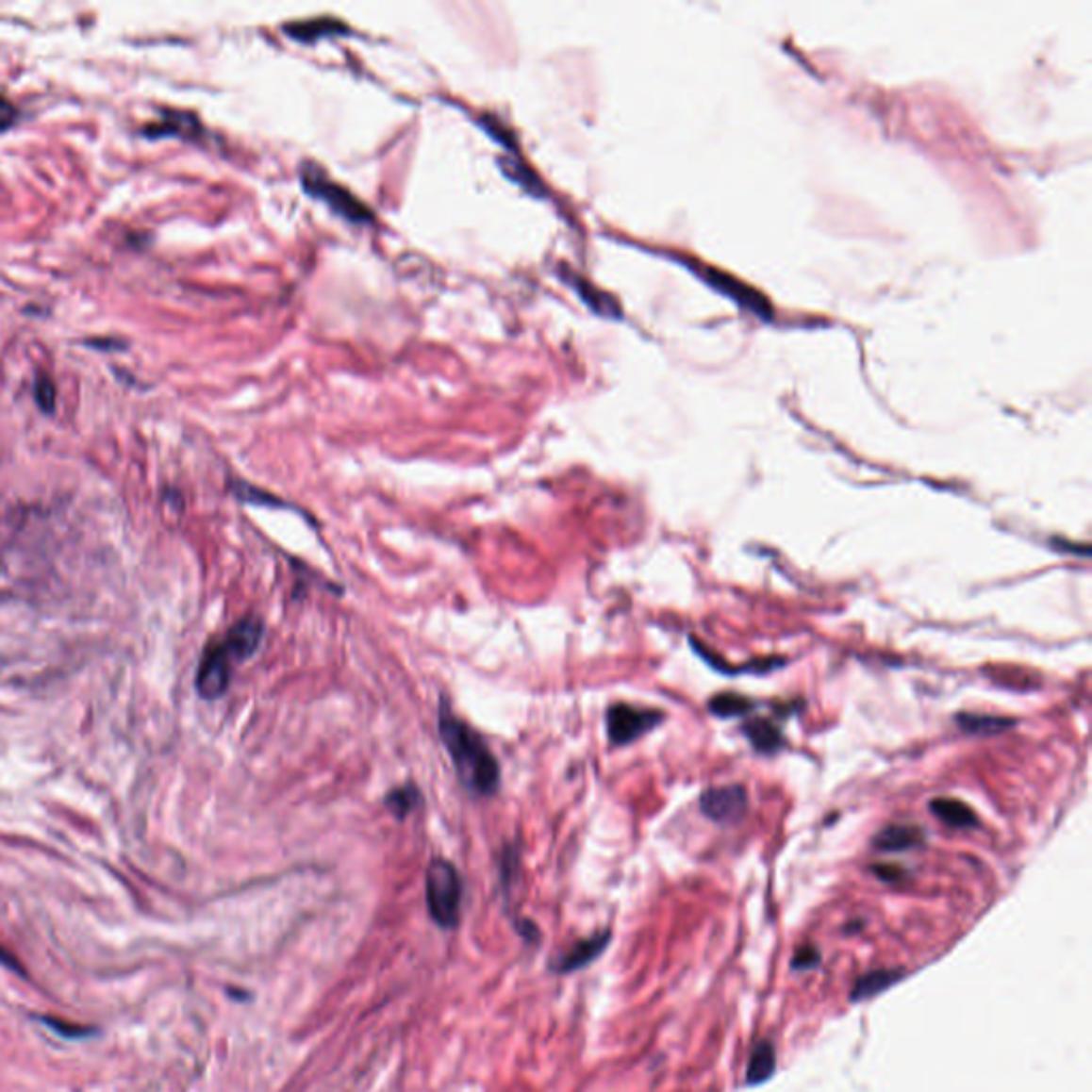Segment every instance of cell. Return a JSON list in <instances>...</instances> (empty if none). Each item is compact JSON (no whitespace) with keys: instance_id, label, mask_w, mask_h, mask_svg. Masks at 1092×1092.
Segmentation results:
<instances>
[{"instance_id":"24","label":"cell","mask_w":1092,"mask_h":1092,"mask_svg":"<svg viewBox=\"0 0 1092 1092\" xmlns=\"http://www.w3.org/2000/svg\"><path fill=\"white\" fill-rule=\"evenodd\" d=\"M15 122H18V109L7 96L0 94V133L9 130Z\"/></svg>"},{"instance_id":"6","label":"cell","mask_w":1092,"mask_h":1092,"mask_svg":"<svg viewBox=\"0 0 1092 1092\" xmlns=\"http://www.w3.org/2000/svg\"><path fill=\"white\" fill-rule=\"evenodd\" d=\"M700 809L713 821H736L747 811V792L740 786L706 789L700 798Z\"/></svg>"},{"instance_id":"20","label":"cell","mask_w":1092,"mask_h":1092,"mask_svg":"<svg viewBox=\"0 0 1092 1092\" xmlns=\"http://www.w3.org/2000/svg\"><path fill=\"white\" fill-rule=\"evenodd\" d=\"M500 165H502V169L506 171V174H508L512 179H515L517 184L523 186V189L534 190L536 194L542 192L540 179H538V177L532 174V171H529V169L523 165V162L512 160V158H502Z\"/></svg>"},{"instance_id":"23","label":"cell","mask_w":1092,"mask_h":1092,"mask_svg":"<svg viewBox=\"0 0 1092 1092\" xmlns=\"http://www.w3.org/2000/svg\"><path fill=\"white\" fill-rule=\"evenodd\" d=\"M819 951L813 948V945H804V948L796 950L794 953V968L796 971H809V968L818 967L819 965Z\"/></svg>"},{"instance_id":"11","label":"cell","mask_w":1092,"mask_h":1092,"mask_svg":"<svg viewBox=\"0 0 1092 1092\" xmlns=\"http://www.w3.org/2000/svg\"><path fill=\"white\" fill-rule=\"evenodd\" d=\"M775 1069H777L775 1046H772L770 1041L755 1043L747 1065V1084H753V1086L755 1084H762L775 1073Z\"/></svg>"},{"instance_id":"21","label":"cell","mask_w":1092,"mask_h":1092,"mask_svg":"<svg viewBox=\"0 0 1092 1092\" xmlns=\"http://www.w3.org/2000/svg\"><path fill=\"white\" fill-rule=\"evenodd\" d=\"M35 399L39 407L43 412H54L56 407V385L52 382V378H47L45 373H41L37 378V385H35Z\"/></svg>"},{"instance_id":"5","label":"cell","mask_w":1092,"mask_h":1092,"mask_svg":"<svg viewBox=\"0 0 1092 1092\" xmlns=\"http://www.w3.org/2000/svg\"><path fill=\"white\" fill-rule=\"evenodd\" d=\"M664 720V715L654 708H638L630 704H613L606 713V730L613 745H630L636 738L647 735Z\"/></svg>"},{"instance_id":"19","label":"cell","mask_w":1092,"mask_h":1092,"mask_svg":"<svg viewBox=\"0 0 1092 1092\" xmlns=\"http://www.w3.org/2000/svg\"><path fill=\"white\" fill-rule=\"evenodd\" d=\"M419 801H421V794H419V789H417V787H412V786H405V787L393 789V792L389 794V798H387V806H389L390 811H393V813L397 815V818H405L407 813L417 809Z\"/></svg>"},{"instance_id":"13","label":"cell","mask_w":1092,"mask_h":1092,"mask_svg":"<svg viewBox=\"0 0 1092 1092\" xmlns=\"http://www.w3.org/2000/svg\"><path fill=\"white\" fill-rule=\"evenodd\" d=\"M145 133L152 135V137H162V135H182V137H194L201 133V124L197 122V118L190 116V113H179V111H169L165 120H160L158 124H152L150 128H145Z\"/></svg>"},{"instance_id":"17","label":"cell","mask_w":1092,"mask_h":1092,"mask_svg":"<svg viewBox=\"0 0 1092 1092\" xmlns=\"http://www.w3.org/2000/svg\"><path fill=\"white\" fill-rule=\"evenodd\" d=\"M570 284H574L576 292L585 299V304L589 306L591 309H596V312L604 314V316H619V309H617L615 301L610 299L608 295H602V292H598V289H593L591 284H587L585 280L576 278V275L570 278Z\"/></svg>"},{"instance_id":"14","label":"cell","mask_w":1092,"mask_h":1092,"mask_svg":"<svg viewBox=\"0 0 1092 1092\" xmlns=\"http://www.w3.org/2000/svg\"><path fill=\"white\" fill-rule=\"evenodd\" d=\"M745 735L749 738V743H752L757 752L762 753H772L777 752V749L784 745V735L772 725L770 721L766 720H752L745 723Z\"/></svg>"},{"instance_id":"16","label":"cell","mask_w":1092,"mask_h":1092,"mask_svg":"<svg viewBox=\"0 0 1092 1092\" xmlns=\"http://www.w3.org/2000/svg\"><path fill=\"white\" fill-rule=\"evenodd\" d=\"M902 977L901 971H870L867 975H862L858 982H855L853 990H852V999L853 1001H864L869 997H875L882 990H885L887 985L896 984Z\"/></svg>"},{"instance_id":"2","label":"cell","mask_w":1092,"mask_h":1092,"mask_svg":"<svg viewBox=\"0 0 1092 1092\" xmlns=\"http://www.w3.org/2000/svg\"><path fill=\"white\" fill-rule=\"evenodd\" d=\"M463 884L457 869L446 860H434L427 869L425 896L429 916L439 928H455L461 914Z\"/></svg>"},{"instance_id":"26","label":"cell","mask_w":1092,"mask_h":1092,"mask_svg":"<svg viewBox=\"0 0 1092 1092\" xmlns=\"http://www.w3.org/2000/svg\"><path fill=\"white\" fill-rule=\"evenodd\" d=\"M0 965H3L5 968H11V971H15V973L24 975V968H22V965L18 963V958H15L13 953L7 951L5 948H0Z\"/></svg>"},{"instance_id":"22","label":"cell","mask_w":1092,"mask_h":1092,"mask_svg":"<svg viewBox=\"0 0 1092 1092\" xmlns=\"http://www.w3.org/2000/svg\"><path fill=\"white\" fill-rule=\"evenodd\" d=\"M45 1026H50L54 1033H58L60 1037H67V1039H79V1037H86L90 1033L86 1026H79V1024H73V1022H62L58 1018H43Z\"/></svg>"},{"instance_id":"12","label":"cell","mask_w":1092,"mask_h":1092,"mask_svg":"<svg viewBox=\"0 0 1092 1092\" xmlns=\"http://www.w3.org/2000/svg\"><path fill=\"white\" fill-rule=\"evenodd\" d=\"M284 30H287L289 37L297 39V41H316V39H323V37L341 35V32H346V26L338 20L318 18V20L287 24Z\"/></svg>"},{"instance_id":"8","label":"cell","mask_w":1092,"mask_h":1092,"mask_svg":"<svg viewBox=\"0 0 1092 1092\" xmlns=\"http://www.w3.org/2000/svg\"><path fill=\"white\" fill-rule=\"evenodd\" d=\"M226 642V647L233 651V655L238 657V662H243V659H248L255 651L260 647V640H263V623L258 621V619H241L240 623H235L229 634L223 638Z\"/></svg>"},{"instance_id":"25","label":"cell","mask_w":1092,"mask_h":1092,"mask_svg":"<svg viewBox=\"0 0 1092 1092\" xmlns=\"http://www.w3.org/2000/svg\"><path fill=\"white\" fill-rule=\"evenodd\" d=\"M875 873L884 879V882H901L904 877V870L901 867H875Z\"/></svg>"},{"instance_id":"10","label":"cell","mask_w":1092,"mask_h":1092,"mask_svg":"<svg viewBox=\"0 0 1092 1092\" xmlns=\"http://www.w3.org/2000/svg\"><path fill=\"white\" fill-rule=\"evenodd\" d=\"M931 811L936 819L951 828H971L977 824V818L971 806H967L963 801L956 798H935L931 802Z\"/></svg>"},{"instance_id":"3","label":"cell","mask_w":1092,"mask_h":1092,"mask_svg":"<svg viewBox=\"0 0 1092 1092\" xmlns=\"http://www.w3.org/2000/svg\"><path fill=\"white\" fill-rule=\"evenodd\" d=\"M301 182H304L306 192L327 203L336 214L350 220V223L365 224L373 220L370 207L358 201L353 192H348L344 186H339L333 182V179H329L321 167L306 165L301 169Z\"/></svg>"},{"instance_id":"18","label":"cell","mask_w":1092,"mask_h":1092,"mask_svg":"<svg viewBox=\"0 0 1092 1092\" xmlns=\"http://www.w3.org/2000/svg\"><path fill=\"white\" fill-rule=\"evenodd\" d=\"M752 700L740 696V694H720L711 698V703H708V708H711V713L720 715V717H738V715H745L752 711Z\"/></svg>"},{"instance_id":"7","label":"cell","mask_w":1092,"mask_h":1092,"mask_svg":"<svg viewBox=\"0 0 1092 1092\" xmlns=\"http://www.w3.org/2000/svg\"><path fill=\"white\" fill-rule=\"evenodd\" d=\"M608 933H602L596 936H589V939H583L574 943L572 948L561 951L555 963H553V968L559 973H570V971H576V968H581L585 965H589L591 960H596L602 950L608 945Z\"/></svg>"},{"instance_id":"4","label":"cell","mask_w":1092,"mask_h":1092,"mask_svg":"<svg viewBox=\"0 0 1092 1092\" xmlns=\"http://www.w3.org/2000/svg\"><path fill=\"white\" fill-rule=\"evenodd\" d=\"M240 664L233 651L226 647L224 640L211 642V645L203 651L199 670H197V691L201 698L216 700L229 687L233 666Z\"/></svg>"},{"instance_id":"1","label":"cell","mask_w":1092,"mask_h":1092,"mask_svg":"<svg viewBox=\"0 0 1092 1092\" xmlns=\"http://www.w3.org/2000/svg\"><path fill=\"white\" fill-rule=\"evenodd\" d=\"M439 736L453 757L455 770L468 792L493 796L500 789V764L487 740L461 721L451 708H439Z\"/></svg>"},{"instance_id":"9","label":"cell","mask_w":1092,"mask_h":1092,"mask_svg":"<svg viewBox=\"0 0 1092 1092\" xmlns=\"http://www.w3.org/2000/svg\"><path fill=\"white\" fill-rule=\"evenodd\" d=\"M924 843V833L918 826L892 824L885 826L875 836V847L879 852H907Z\"/></svg>"},{"instance_id":"15","label":"cell","mask_w":1092,"mask_h":1092,"mask_svg":"<svg viewBox=\"0 0 1092 1092\" xmlns=\"http://www.w3.org/2000/svg\"><path fill=\"white\" fill-rule=\"evenodd\" d=\"M956 721L960 728L968 735H999V732H1005L1014 725V720H1007V717H997V715H975V713H963L956 717Z\"/></svg>"}]
</instances>
